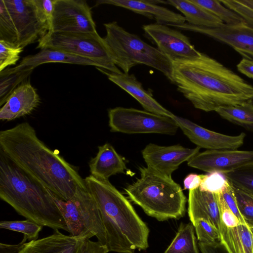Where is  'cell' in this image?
Wrapping results in <instances>:
<instances>
[{
    "label": "cell",
    "instance_id": "obj_1",
    "mask_svg": "<svg viewBox=\"0 0 253 253\" xmlns=\"http://www.w3.org/2000/svg\"><path fill=\"white\" fill-rule=\"evenodd\" d=\"M172 83L196 109L207 112L253 100V86L222 63L201 52L172 61Z\"/></svg>",
    "mask_w": 253,
    "mask_h": 253
},
{
    "label": "cell",
    "instance_id": "obj_2",
    "mask_svg": "<svg viewBox=\"0 0 253 253\" xmlns=\"http://www.w3.org/2000/svg\"><path fill=\"white\" fill-rule=\"evenodd\" d=\"M0 151L64 200L87 188L76 169L39 139L27 122L0 131Z\"/></svg>",
    "mask_w": 253,
    "mask_h": 253
},
{
    "label": "cell",
    "instance_id": "obj_3",
    "mask_svg": "<svg viewBox=\"0 0 253 253\" xmlns=\"http://www.w3.org/2000/svg\"><path fill=\"white\" fill-rule=\"evenodd\" d=\"M84 181L99 209L109 252L134 253L136 249L147 250L149 228L128 199L109 180L90 175Z\"/></svg>",
    "mask_w": 253,
    "mask_h": 253
},
{
    "label": "cell",
    "instance_id": "obj_4",
    "mask_svg": "<svg viewBox=\"0 0 253 253\" xmlns=\"http://www.w3.org/2000/svg\"><path fill=\"white\" fill-rule=\"evenodd\" d=\"M0 198L26 219L68 232L52 192L1 151Z\"/></svg>",
    "mask_w": 253,
    "mask_h": 253
},
{
    "label": "cell",
    "instance_id": "obj_5",
    "mask_svg": "<svg viewBox=\"0 0 253 253\" xmlns=\"http://www.w3.org/2000/svg\"><path fill=\"white\" fill-rule=\"evenodd\" d=\"M139 169L140 178L124 189L130 201L159 221L183 217L187 199L181 186L171 177L147 167Z\"/></svg>",
    "mask_w": 253,
    "mask_h": 253
},
{
    "label": "cell",
    "instance_id": "obj_6",
    "mask_svg": "<svg viewBox=\"0 0 253 253\" xmlns=\"http://www.w3.org/2000/svg\"><path fill=\"white\" fill-rule=\"evenodd\" d=\"M103 38L115 64L128 74L134 66L143 64L162 72L172 81V62L157 48L147 43L137 35L129 33L117 22L104 23Z\"/></svg>",
    "mask_w": 253,
    "mask_h": 253
},
{
    "label": "cell",
    "instance_id": "obj_7",
    "mask_svg": "<svg viewBox=\"0 0 253 253\" xmlns=\"http://www.w3.org/2000/svg\"><path fill=\"white\" fill-rule=\"evenodd\" d=\"M52 193L70 235L89 239L95 236L98 241L107 246V235L101 215L87 188H78L74 196L66 201Z\"/></svg>",
    "mask_w": 253,
    "mask_h": 253
},
{
    "label": "cell",
    "instance_id": "obj_8",
    "mask_svg": "<svg viewBox=\"0 0 253 253\" xmlns=\"http://www.w3.org/2000/svg\"><path fill=\"white\" fill-rule=\"evenodd\" d=\"M50 48L63 51L97 63L110 72H122L116 65L104 40L97 32H48L38 41L37 48Z\"/></svg>",
    "mask_w": 253,
    "mask_h": 253
},
{
    "label": "cell",
    "instance_id": "obj_9",
    "mask_svg": "<svg viewBox=\"0 0 253 253\" xmlns=\"http://www.w3.org/2000/svg\"><path fill=\"white\" fill-rule=\"evenodd\" d=\"M112 132L127 134H176L179 126L173 118L132 108L117 107L108 110Z\"/></svg>",
    "mask_w": 253,
    "mask_h": 253
},
{
    "label": "cell",
    "instance_id": "obj_10",
    "mask_svg": "<svg viewBox=\"0 0 253 253\" xmlns=\"http://www.w3.org/2000/svg\"><path fill=\"white\" fill-rule=\"evenodd\" d=\"M13 21L18 45L24 48L38 42L49 30L45 16L35 0H4Z\"/></svg>",
    "mask_w": 253,
    "mask_h": 253
},
{
    "label": "cell",
    "instance_id": "obj_11",
    "mask_svg": "<svg viewBox=\"0 0 253 253\" xmlns=\"http://www.w3.org/2000/svg\"><path fill=\"white\" fill-rule=\"evenodd\" d=\"M97 32L90 7L84 0H55L48 32Z\"/></svg>",
    "mask_w": 253,
    "mask_h": 253
},
{
    "label": "cell",
    "instance_id": "obj_12",
    "mask_svg": "<svg viewBox=\"0 0 253 253\" xmlns=\"http://www.w3.org/2000/svg\"><path fill=\"white\" fill-rule=\"evenodd\" d=\"M106 246L99 241L73 237L58 229L45 237L23 244L18 253H108Z\"/></svg>",
    "mask_w": 253,
    "mask_h": 253
},
{
    "label": "cell",
    "instance_id": "obj_13",
    "mask_svg": "<svg viewBox=\"0 0 253 253\" xmlns=\"http://www.w3.org/2000/svg\"><path fill=\"white\" fill-rule=\"evenodd\" d=\"M167 26L208 36L229 45L244 58L253 60V27L245 21L234 25L224 24L214 28L198 27L186 23Z\"/></svg>",
    "mask_w": 253,
    "mask_h": 253
},
{
    "label": "cell",
    "instance_id": "obj_14",
    "mask_svg": "<svg viewBox=\"0 0 253 253\" xmlns=\"http://www.w3.org/2000/svg\"><path fill=\"white\" fill-rule=\"evenodd\" d=\"M187 165L208 173L225 174L253 166V150H207L194 156Z\"/></svg>",
    "mask_w": 253,
    "mask_h": 253
},
{
    "label": "cell",
    "instance_id": "obj_15",
    "mask_svg": "<svg viewBox=\"0 0 253 253\" xmlns=\"http://www.w3.org/2000/svg\"><path fill=\"white\" fill-rule=\"evenodd\" d=\"M142 29L157 48L172 62L196 57L201 53L196 49L189 38L166 25L156 23L143 25Z\"/></svg>",
    "mask_w": 253,
    "mask_h": 253
},
{
    "label": "cell",
    "instance_id": "obj_16",
    "mask_svg": "<svg viewBox=\"0 0 253 253\" xmlns=\"http://www.w3.org/2000/svg\"><path fill=\"white\" fill-rule=\"evenodd\" d=\"M200 149L197 146L189 148L179 144L164 146L149 143L141 152L147 167L171 177L172 173L182 163L188 162L199 152Z\"/></svg>",
    "mask_w": 253,
    "mask_h": 253
},
{
    "label": "cell",
    "instance_id": "obj_17",
    "mask_svg": "<svg viewBox=\"0 0 253 253\" xmlns=\"http://www.w3.org/2000/svg\"><path fill=\"white\" fill-rule=\"evenodd\" d=\"M172 118L188 138L200 148L208 150H235L244 144L246 137L244 132L235 136L226 135L209 130L175 115Z\"/></svg>",
    "mask_w": 253,
    "mask_h": 253
},
{
    "label": "cell",
    "instance_id": "obj_18",
    "mask_svg": "<svg viewBox=\"0 0 253 253\" xmlns=\"http://www.w3.org/2000/svg\"><path fill=\"white\" fill-rule=\"evenodd\" d=\"M108 79L136 99L144 110L156 114L172 118L174 114L161 105L151 93L146 90L133 74L116 73L96 68Z\"/></svg>",
    "mask_w": 253,
    "mask_h": 253
},
{
    "label": "cell",
    "instance_id": "obj_19",
    "mask_svg": "<svg viewBox=\"0 0 253 253\" xmlns=\"http://www.w3.org/2000/svg\"><path fill=\"white\" fill-rule=\"evenodd\" d=\"M157 2L155 0H98L95 5L106 4L123 7L154 19L158 24L167 25L185 23L184 16L160 6Z\"/></svg>",
    "mask_w": 253,
    "mask_h": 253
},
{
    "label": "cell",
    "instance_id": "obj_20",
    "mask_svg": "<svg viewBox=\"0 0 253 253\" xmlns=\"http://www.w3.org/2000/svg\"><path fill=\"white\" fill-rule=\"evenodd\" d=\"M40 102V98L30 82L20 84L0 109V119L11 121L30 114Z\"/></svg>",
    "mask_w": 253,
    "mask_h": 253
},
{
    "label": "cell",
    "instance_id": "obj_21",
    "mask_svg": "<svg viewBox=\"0 0 253 253\" xmlns=\"http://www.w3.org/2000/svg\"><path fill=\"white\" fill-rule=\"evenodd\" d=\"M188 205V213L193 225L198 219L202 218L220 231V218L216 194L202 191L199 188L189 190Z\"/></svg>",
    "mask_w": 253,
    "mask_h": 253
},
{
    "label": "cell",
    "instance_id": "obj_22",
    "mask_svg": "<svg viewBox=\"0 0 253 253\" xmlns=\"http://www.w3.org/2000/svg\"><path fill=\"white\" fill-rule=\"evenodd\" d=\"M62 63L84 65H91L99 68L100 66L93 61L71 54L63 51L50 48H44L36 54L22 58L20 63L13 68L5 69L10 72H17L25 68L34 69L43 64Z\"/></svg>",
    "mask_w": 253,
    "mask_h": 253
},
{
    "label": "cell",
    "instance_id": "obj_23",
    "mask_svg": "<svg viewBox=\"0 0 253 253\" xmlns=\"http://www.w3.org/2000/svg\"><path fill=\"white\" fill-rule=\"evenodd\" d=\"M98 148L96 156L89 163L91 175L99 179L108 180L113 175L125 172L126 166L124 159L110 144L106 143Z\"/></svg>",
    "mask_w": 253,
    "mask_h": 253
},
{
    "label": "cell",
    "instance_id": "obj_24",
    "mask_svg": "<svg viewBox=\"0 0 253 253\" xmlns=\"http://www.w3.org/2000/svg\"><path fill=\"white\" fill-rule=\"evenodd\" d=\"M220 223V245L227 253H253V233L249 226L230 228Z\"/></svg>",
    "mask_w": 253,
    "mask_h": 253
},
{
    "label": "cell",
    "instance_id": "obj_25",
    "mask_svg": "<svg viewBox=\"0 0 253 253\" xmlns=\"http://www.w3.org/2000/svg\"><path fill=\"white\" fill-rule=\"evenodd\" d=\"M161 2L175 7L183 14L189 24L212 28H218L224 24L218 17L192 0H168L161 1Z\"/></svg>",
    "mask_w": 253,
    "mask_h": 253
},
{
    "label": "cell",
    "instance_id": "obj_26",
    "mask_svg": "<svg viewBox=\"0 0 253 253\" xmlns=\"http://www.w3.org/2000/svg\"><path fill=\"white\" fill-rule=\"evenodd\" d=\"M215 112L224 119L253 132V100L235 106L219 107Z\"/></svg>",
    "mask_w": 253,
    "mask_h": 253
},
{
    "label": "cell",
    "instance_id": "obj_27",
    "mask_svg": "<svg viewBox=\"0 0 253 253\" xmlns=\"http://www.w3.org/2000/svg\"><path fill=\"white\" fill-rule=\"evenodd\" d=\"M198 247L192 223H181L164 253H200Z\"/></svg>",
    "mask_w": 253,
    "mask_h": 253
},
{
    "label": "cell",
    "instance_id": "obj_28",
    "mask_svg": "<svg viewBox=\"0 0 253 253\" xmlns=\"http://www.w3.org/2000/svg\"><path fill=\"white\" fill-rule=\"evenodd\" d=\"M33 69L25 68L10 72L6 69L0 72V105L2 106L13 91L32 72Z\"/></svg>",
    "mask_w": 253,
    "mask_h": 253
},
{
    "label": "cell",
    "instance_id": "obj_29",
    "mask_svg": "<svg viewBox=\"0 0 253 253\" xmlns=\"http://www.w3.org/2000/svg\"><path fill=\"white\" fill-rule=\"evenodd\" d=\"M192 1L218 17L225 24L234 25L245 21L241 16L225 6L220 0H192Z\"/></svg>",
    "mask_w": 253,
    "mask_h": 253
},
{
    "label": "cell",
    "instance_id": "obj_30",
    "mask_svg": "<svg viewBox=\"0 0 253 253\" xmlns=\"http://www.w3.org/2000/svg\"><path fill=\"white\" fill-rule=\"evenodd\" d=\"M42 227L28 219L23 220L1 221L0 228L22 233L23 238L19 243L22 245L27 240L29 241L38 240Z\"/></svg>",
    "mask_w": 253,
    "mask_h": 253
},
{
    "label": "cell",
    "instance_id": "obj_31",
    "mask_svg": "<svg viewBox=\"0 0 253 253\" xmlns=\"http://www.w3.org/2000/svg\"><path fill=\"white\" fill-rule=\"evenodd\" d=\"M193 225L199 243L211 246L220 245V231L211 223L201 218Z\"/></svg>",
    "mask_w": 253,
    "mask_h": 253
},
{
    "label": "cell",
    "instance_id": "obj_32",
    "mask_svg": "<svg viewBox=\"0 0 253 253\" xmlns=\"http://www.w3.org/2000/svg\"><path fill=\"white\" fill-rule=\"evenodd\" d=\"M0 40L18 45L17 31L4 0H0Z\"/></svg>",
    "mask_w": 253,
    "mask_h": 253
},
{
    "label": "cell",
    "instance_id": "obj_33",
    "mask_svg": "<svg viewBox=\"0 0 253 253\" xmlns=\"http://www.w3.org/2000/svg\"><path fill=\"white\" fill-rule=\"evenodd\" d=\"M224 174L233 186L253 196V166Z\"/></svg>",
    "mask_w": 253,
    "mask_h": 253
},
{
    "label": "cell",
    "instance_id": "obj_34",
    "mask_svg": "<svg viewBox=\"0 0 253 253\" xmlns=\"http://www.w3.org/2000/svg\"><path fill=\"white\" fill-rule=\"evenodd\" d=\"M229 184L224 174L217 171L203 174L199 189L215 194H222Z\"/></svg>",
    "mask_w": 253,
    "mask_h": 253
},
{
    "label": "cell",
    "instance_id": "obj_35",
    "mask_svg": "<svg viewBox=\"0 0 253 253\" xmlns=\"http://www.w3.org/2000/svg\"><path fill=\"white\" fill-rule=\"evenodd\" d=\"M23 50L20 46L0 40V72L16 64Z\"/></svg>",
    "mask_w": 253,
    "mask_h": 253
},
{
    "label": "cell",
    "instance_id": "obj_36",
    "mask_svg": "<svg viewBox=\"0 0 253 253\" xmlns=\"http://www.w3.org/2000/svg\"><path fill=\"white\" fill-rule=\"evenodd\" d=\"M233 187L239 210L249 227L253 228V196L240 189Z\"/></svg>",
    "mask_w": 253,
    "mask_h": 253
},
{
    "label": "cell",
    "instance_id": "obj_37",
    "mask_svg": "<svg viewBox=\"0 0 253 253\" xmlns=\"http://www.w3.org/2000/svg\"><path fill=\"white\" fill-rule=\"evenodd\" d=\"M220 223L227 227H235L242 224L239 219L227 206L221 194H216Z\"/></svg>",
    "mask_w": 253,
    "mask_h": 253
},
{
    "label": "cell",
    "instance_id": "obj_38",
    "mask_svg": "<svg viewBox=\"0 0 253 253\" xmlns=\"http://www.w3.org/2000/svg\"><path fill=\"white\" fill-rule=\"evenodd\" d=\"M223 5L233 10L253 27V10L240 3L239 0H220Z\"/></svg>",
    "mask_w": 253,
    "mask_h": 253
},
{
    "label": "cell",
    "instance_id": "obj_39",
    "mask_svg": "<svg viewBox=\"0 0 253 253\" xmlns=\"http://www.w3.org/2000/svg\"><path fill=\"white\" fill-rule=\"evenodd\" d=\"M221 194L227 206L239 219L241 224L248 225L239 210L233 185L229 181L225 190Z\"/></svg>",
    "mask_w": 253,
    "mask_h": 253
},
{
    "label": "cell",
    "instance_id": "obj_40",
    "mask_svg": "<svg viewBox=\"0 0 253 253\" xmlns=\"http://www.w3.org/2000/svg\"><path fill=\"white\" fill-rule=\"evenodd\" d=\"M55 0H35L36 3L46 18L49 25L51 22Z\"/></svg>",
    "mask_w": 253,
    "mask_h": 253
},
{
    "label": "cell",
    "instance_id": "obj_41",
    "mask_svg": "<svg viewBox=\"0 0 253 253\" xmlns=\"http://www.w3.org/2000/svg\"><path fill=\"white\" fill-rule=\"evenodd\" d=\"M203 174L190 173L187 175L183 180L184 189L194 190L199 188L202 180Z\"/></svg>",
    "mask_w": 253,
    "mask_h": 253
},
{
    "label": "cell",
    "instance_id": "obj_42",
    "mask_svg": "<svg viewBox=\"0 0 253 253\" xmlns=\"http://www.w3.org/2000/svg\"><path fill=\"white\" fill-rule=\"evenodd\" d=\"M237 70L253 79V60L243 58L237 65Z\"/></svg>",
    "mask_w": 253,
    "mask_h": 253
},
{
    "label": "cell",
    "instance_id": "obj_43",
    "mask_svg": "<svg viewBox=\"0 0 253 253\" xmlns=\"http://www.w3.org/2000/svg\"><path fill=\"white\" fill-rule=\"evenodd\" d=\"M23 244L11 245L1 243L0 253H18L22 249Z\"/></svg>",
    "mask_w": 253,
    "mask_h": 253
},
{
    "label": "cell",
    "instance_id": "obj_44",
    "mask_svg": "<svg viewBox=\"0 0 253 253\" xmlns=\"http://www.w3.org/2000/svg\"><path fill=\"white\" fill-rule=\"evenodd\" d=\"M244 5L253 10V0H239Z\"/></svg>",
    "mask_w": 253,
    "mask_h": 253
},
{
    "label": "cell",
    "instance_id": "obj_45",
    "mask_svg": "<svg viewBox=\"0 0 253 253\" xmlns=\"http://www.w3.org/2000/svg\"><path fill=\"white\" fill-rule=\"evenodd\" d=\"M251 230H252V232L253 233V228H251Z\"/></svg>",
    "mask_w": 253,
    "mask_h": 253
}]
</instances>
